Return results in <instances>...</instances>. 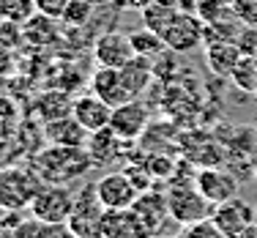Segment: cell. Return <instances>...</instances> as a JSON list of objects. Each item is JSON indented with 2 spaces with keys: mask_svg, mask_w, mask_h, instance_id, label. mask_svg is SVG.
I'll use <instances>...</instances> for the list:
<instances>
[{
  "mask_svg": "<svg viewBox=\"0 0 257 238\" xmlns=\"http://www.w3.org/2000/svg\"><path fill=\"white\" fill-rule=\"evenodd\" d=\"M30 167L39 175L41 184L69 186V184H74V181L82 178V175L93 167V162H90V154L85 148H66V145H50L47 143V148H41L39 154H33Z\"/></svg>",
  "mask_w": 257,
  "mask_h": 238,
  "instance_id": "cell-1",
  "label": "cell"
},
{
  "mask_svg": "<svg viewBox=\"0 0 257 238\" xmlns=\"http://www.w3.org/2000/svg\"><path fill=\"white\" fill-rule=\"evenodd\" d=\"M41 181L33 167L22 164H3L0 167V208L3 211H25L30 208Z\"/></svg>",
  "mask_w": 257,
  "mask_h": 238,
  "instance_id": "cell-2",
  "label": "cell"
},
{
  "mask_svg": "<svg viewBox=\"0 0 257 238\" xmlns=\"http://www.w3.org/2000/svg\"><path fill=\"white\" fill-rule=\"evenodd\" d=\"M77 194L63 184H41L36 192L33 203H30V216L41 219L47 224H66L74 211Z\"/></svg>",
  "mask_w": 257,
  "mask_h": 238,
  "instance_id": "cell-3",
  "label": "cell"
},
{
  "mask_svg": "<svg viewBox=\"0 0 257 238\" xmlns=\"http://www.w3.org/2000/svg\"><path fill=\"white\" fill-rule=\"evenodd\" d=\"M167 205H170V216L178 224H194V222H205L213 216L216 205L208 203L205 194L192 184H173L167 189Z\"/></svg>",
  "mask_w": 257,
  "mask_h": 238,
  "instance_id": "cell-4",
  "label": "cell"
},
{
  "mask_svg": "<svg viewBox=\"0 0 257 238\" xmlns=\"http://www.w3.org/2000/svg\"><path fill=\"white\" fill-rule=\"evenodd\" d=\"M104 205L96 197L93 184L85 186L74 200V211L69 216V230L77 238H104Z\"/></svg>",
  "mask_w": 257,
  "mask_h": 238,
  "instance_id": "cell-5",
  "label": "cell"
},
{
  "mask_svg": "<svg viewBox=\"0 0 257 238\" xmlns=\"http://www.w3.org/2000/svg\"><path fill=\"white\" fill-rule=\"evenodd\" d=\"M96 197L104 205V211H128L134 205V200L140 197V189L132 181V175L126 173H104L93 184Z\"/></svg>",
  "mask_w": 257,
  "mask_h": 238,
  "instance_id": "cell-6",
  "label": "cell"
},
{
  "mask_svg": "<svg viewBox=\"0 0 257 238\" xmlns=\"http://www.w3.org/2000/svg\"><path fill=\"white\" fill-rule=\"evenodd\" d=\"M162 39H164V44H167V50L175 52V55L194 52V50H200V47H205V22L200 20L197 14L183 11V14H178L170 22V28L162 33Z\"/></svg>",
  "mask_w": 257,
  "mask_h": 238,
  "instance_id": "cell-7",
  "label": "cell"
},
{
  "mask_svg": "<svg viewBox=\"0 0 257 238\" xmlns=\"http://www.w3.org/2000/svg\"><path fill=\"white\" fill-rule=\"evenodd\" d=\"M134 44L132 36L120 33V30H104L93 41V60L96 66H107V69H123L128 60L134 58Z\"/></svg>",
  "mask_w": 257,
  "mask_h": 238,
  "instance_id": "cell-8",
  "label": "cell"
},
{
  "mask_svg": "<svg viewBox=\"0 0 257 238\" xmlns=\"http://www.w3.org/2000/svg\"><path fill=\"white\" fill-rule=\"evenodd\" d=\"M151 126V112L140 99H132L120 107H112V118H109V129L118 137H123L126 143H134L145 134Z\"/></svg>",
  "mask_w": 257,
  "mask_h": 238,
  "instance_id": "cell-9",
  "label": "cell"
},
{
  "mask_svg": "<svg viewBox=\"0 0 257 238\" xmlns=\"http://www.w3.org/2000/svg\"><path fill=\"white\" fill-rule=\"evenodd\" d=\"M213 224L222 230L224 238H241L249 227L254 224V205H249L246 200L232 197L227 203L213 208Z\"/></svg>",
  "mask_w": 257,
  "mask_h": 238,
  "instance_id": "cell-10",
  "label": "cell"
},
{
  "mask_svg": "<svg viewBox=\"0 0 257 238\" xmlns=\"http://www.w3.org/2000/svg\"><path fill=\"white\" fill-rule=\"evenodd\" d=\"M128 143L123 137H118L112 129H99V132H90L88 143H85V151L90 154V162L93 167H109V164L120 162L126 156Z\"/></svg>",
  "mask_w": 257,
  "mask_h": 238,
  "instance_id": "cell-11",
  "label": "cell"
},
{
  "mask_svg": "<svg viewBox=\"0 0 257 238\" xmlns=\"http://www.w3.org/2000/svg\"><path fill=\"white\" fill-rule=\"evenodd\" d=\"M90 90H93L99 99H104L109 107H120L126 101H132V90L126 88L123 74L120 69H107V66H96L93 77H90Z\"/></svg>",
  "mask_w": 257,
  "mask_h": 238,
  "instance_id": "cell-12",
  "label": "cell"
},
{
  "mask_svg": "<svg viewBox=\"0 0 257 238\" xmlns=\"http://www.w3.org/2000/svg\"><path fill=\"white\" fill-rule=\"evenodd\" d=\"M194 186H197L200 192L205 194L208 203H213V205H222V203H227V200L238 197V181L232 178L230 173L219 170V167H205V170H200Z\"/></svg>",
  "mask_w": 257,
  "mask_h": 238,
  "instance_id": "cell-13",
  "label": "cell"
},
{
  "mask_svg": "<svg viewBox=\"0 0 257 238\" xmlns=\"http://www.w3.org/2000/svg\"><path fill=\"white\" fill-rule=\"evenodd\" d=\"M71 115L85 126L88 132H99V129H107L109 126V118H112V107L107 104L104 99L88 90V93L77 96L74 104H71Z\"/></svg>",
  "mask_w": 257,
  "mask_h": 238,
  "instance_id": "cell-14",
  "label": "cell"
},
{
  "mask_svg": "<svg viewBox=\"0 0 257 238\" xmlns=\"http://www.w3.org/2000/svg\"><path fill=\"white\" fill-rule=\"evenodd\" d=\"M41 134H44V140L50 145H66V148H85V143L90 137V132L79 124L74 115H63L58 121L44 124Z\"/></svg>",
  "mask_w": 257,
  "mask_h": 238,
  "instance_id": "cell-15",
  "label": "cell"
},
{
  "mask_svg": "<svg viewBox=\"0 0 257 238\" xmlns=\"http://www.w3.org/2000/svg\"><path fill=\"white\" fill-rule=\"evenodd\" d=\"M104 238H154L151 227L128 211H107L104 213Z\"/></svg>",
  "mask_w": 257,
  "mask_h": 238,
  "instance_id": "cell-16",
  "label": "cell"
},
{
  "mask_svg": "<svg viewBox=\"0 0 257 238\" xmlns=\"http://www.w3.org/2000/svg\"><path fill=\"white\" fill-rule=\"evenodd\" d=\"M132 211L148 224L154 235L159 233V227L167 219H173L170 216V205H167V194H162V192H140V197L134 200Z\"/></svg>",
  "mask_w": 257,
  "mask_h": 238,
  "instance_id": "cell-17",
  "label": "cell"
},
{
  "mask_svg": "<svg viewBox=\"0 0 257 238\" xmlns=\"http://www.w3.org/2000/svg\"><path fill=\"white\" fill-rule=\"evenodd\" d=\"M243 52L235 41H213V44H205V60L211 66L213 74L219 77H230L235 71V66L241 63Z\"/></svg>",
  "mask_w": 257,
  "mask_h": 238,
  "instance_id": "cell-18",
  "label": "cell"
},
{
  "mask_svg": "<svg viewBox=\"0 0 257 238\" xmlns=\"http://www.w3.org/2000/svg\"><path fill=\"white\" fill-rule=\"evenodd\" d=\"M58 22L55 17H47V14H39L36 11L28 22H22V33H25V41L33 47H50L60 39V30H58Z\"/></svg>",
  "mask_w": 257,
  "mask_h": 238,
  "instance_id": "cell-19",
  "label": "cell"
},
{
  "mask_svg": "<svg viewBox=\"0 0 257 238\" xmlns=\"http://www.w3.org/2000/svg\"><path fill=\"white\" fill-rule=\"evenodd\" d=\"M120 74H123V82H126V88L132 90V96L140 99V96L148 90V85L154 82V63H151V58L134 55L123 69H120Z\"/></svg>",
  "mask_w": 257,
  "mask_h": 238,
  "instance_id": "cell-20",
  "label": "cell"
},
{
  "mask_svg": "<svg viewBox=\"0 0 257 238\" xmlns=\"http://www.w3.org/2000/svg\"><path fill=\"white\" fill-rule=\"evenodd\" d=\"M71 104H74V99H69L66 90H47L36 99L33 109L41 124H50V121H58L63 115H71Z\"/></svg>",
  "mask_w": 257,
  "mask_h": 238,
  "instance_id": "cell-21",
  "label": "cell"
},
{
  "mask_svg": "<svg viewBox=\"0 0 257 238\" xmlns=\"http://www.w3.org/2000/svg\"><path fill=\"white\" fill-rule=\"evenodd\" d=\"M143 25L148 30H156V33H164L170 28V22L175 20L178 14H183L178 0H154L151 6H145L143 11Z\"/></svg>",
  "mask_w": 257,
  "mask_h": 238,
  "instance_id": "cell-22",
  "label": "cell"
},
{
  "mask_svg": "<svg viewBox=\"0 0 257 238\" xmlns=\"http://www.w3.org/2000/svg\"><path fill=\"white\" fill-rule=\"evenodd\" d=\"M132 36V44H134V52L137 55H143V58H159V55H164V52H170L167 50V44H164V39H162V33H156V30H148V28H140V30H134V33H128Z\"/></svg>",
  "mask_w": 257,
  "mask_h": 238,
  "instance_id": "cell-23",
  "label": "cell"
},
{
  "mask_svg": "<svg viewBox=\"0 0 257 238\" xmlns=\"http://www.w3.org/2000/svg\"><path fill=\"white\" fill-rule=\"evenodd\" d=\"M197 17L205 25H216V22H227L235 17L232 11V0H200L197 3Z\"/></svg>",
  "mask_w": 257,
  "mask_h": 238,
  "instance_id": "cell-24",
  "label": "cell"
},
{
  "mask_svg": "<svg viewBox=\"0 0 257 238\" xmlns=\"http://www.w3.org/2000/svg\"><path fill=\"white\" fill-rule=\"evenodd\" d=\"M230 77L241 90L257 96V55H243L241 63L235 66V71H232Z\"/></svg>",
  "mask_w": 257,
  "mask_h": 238,
  "instance_id": "cell-25",
  "label": "cell"
},
{
  "mask_svg": "<svg viewBox=\"0 0 257 238\" xmlns=\"http://www.w3.org/2000/svg\"><path fill=\"white\" fill-rule=\"evenodd\" d=\"M93 9L96 6L90 0H69L60 22H66L69 28H85L90 22V17H93Z\"/></svg>",
  "mask_w": 257,
  "mask_h": 238,
  "instance_id": "cell-26",
  "label": "cell"
},
{
  "mask_svg": "<svg viewBox=\"0 0 257 238\" xmlns=\"http://www.w3.org/2000/svg\"><path fill=\"white\" fill-rule=\"evenodd\" d=\"M36 14V0H0V17L11 22H28Z\"/></svg>",
  "mask_w": 257,
  "mask_h": 238,
  "instance_id": "cell-27",
  "label": "cell"
},
{
  "mask_svg": "<svg viewBox=\"0 0 257 238\" xmlns=\"http://www.w3.org/2000/svg\"><path fill=\"white\" fill-rule=\"evenodd\" d=\"M178 238H224L222 230L213 224V219H205V222H194V224H183Z\"/></svg>",
  "mask_w": 257,
  "mask_h": 238,
  "instance_id": "cell-28",
  "label": "cell"
},
{
  "mask_svg": "<svg viewBox=\"0 0 257 238\" xmlns=\"http://www.w3.org/2000/svg\"><path fill=\"white\" fill-rule=\"evenodd\" d=\"M235 17L249 28H257V0H232Z\"/></svg>",
  "mask_w": 257,
  "mask_h": 238,
  "instance_id": "cell-29",
  "label": "cell"
},
{
  "mask_svg": "<svg viewBox=\"0 0 257 238\" xmlns=\"http://www.w3.org/2000/svg\"><path fill=\"white\" fill-rule=\"evenodd\" d=\"M69 6V0H36V11L47 17H55V20H63V11Z\"/></svg>",
  "mask_w": 257,
  "mask_h": 238,
  "instance_id": "cell-30",
  "label": "cell"
},
{
  "mask_svg": "<svg viewBox=\"0 0 257 238\" xmlns=\"http://www.w3.org/2000/svg\"><path fill=\"white\" fill-rule=\"evenodd\" d=\"M235 44L241 47L243 55H257V28L243 25V30H241V36H238Z\"/></svg>",
  "mask_w": 257,
  "mask_h": 238,
  "instance_id": "cell-31",
  "label": "cell"
},
{
  "mask_svg": "<svg viewBox=\"0 0 257 238\" xmlns=\"http://www.w3.org/2000/svg\"><path fill=\"white\" fill-rule=\"evenodd\" d=\"M120 3L126 6V9H134V11H143L145 6H151L154 0H120Z\"/></svg>",
  "mask_w": 257,
  "mask_h": 238,
  "instance_id": "cell-32",
  "label": "cell"
},
{
  "mask_svg": "<svg viewBox=\"0 0 257 238\" xmlns=\"http://www.w3.org/2000/svg\"><path fill=\"white\" fill-rule=\"evenodd\" d=\"M197 3L200 0H178L181 11H189V14H197Z\"/></svg>",
  "mask_w": 257,
  "mask_h": 238,
  "instance_id": "cell-33",
  "label": "cell"
},
{
  "mask_svg": "<svg viewBox=\"0 0 257 238\" xmlns=\"http://www.w3.org/2000/svg\"><path fill=\"white\" fill-rule=\"evenodd\" d=\"M241 238H257V227L252 224V227H249V230H246V233H243Z\"/></svg>",
  "mask_w": 257,
  "mask_h": 238,
  "instance_id": "cell-34",
  "label": "cell"
},
{
  "mask_svg": "<svg viewBox=\"0 0 257 238\" xmlns=\"http://www.w3.org/2000/svg\"><path fill=\"white\" fill-rule=\"evenodd\" d=\"M93 6H104V3H109V0H90Z\"/></svg>",
  "mask_w": 257,
  "mask_h": 238,
  "instance_id": "cell-35",
  "label": "cell"
},
{
  "mask_svg": "<svg viewBox=\"0 0 257 238\" xmlns=\"http://www.w3.org/2000/svg\"><path fill=\"white\" fill-rule=\"evenodd\" d=\"M252 173H254V178H257V156H254V162H252Z\"/></svg>",
  "mask_w": 257,
  "mask_h": 238,
  "instance_id": "cell-36",
  "label": "cell"
},
{
  "mask_svg": "<svg viewBox=\"0 0 257 238\" xmlns=\"http://www.w3.org/2000/svg\"><path fill=\"white\" fill-rule=\"evenodd\" d=\"M254 227H257V205H254Z\"/></svg>",
  "mask_w": 257,
  "mask_h": 238,
  "instance_id": "cell-37",
  "label": "cell"
},
{
  "mask_svg": "<svg viewBox=\"0 0 257 238\" xmlns=\"http://www.w3.org/2000/svg\"><path fill=\"white\" fill-rule=\"evenodd\" d=\"M254 145H257V129H254Z\"/></svg>",
  "mask_w": 257,
  "mask_h": 238,
  "instance_id": "cell-38",
  "label": "cell"
},
{
  "mask_svg": "<svg viewBox=\"0 0 257 238\" xmlns=\"http://www.w3.org/2000/svg\"><path fill=\"white\" fill-rule=\"evenodd\" d=\"M0 238H14V235H0Z\"/></svg>",
  "mask_w": 257,
  "mask_h": 238,
  "instance_id": "cell-39",
  "label": "cell"
}]
</instances>
